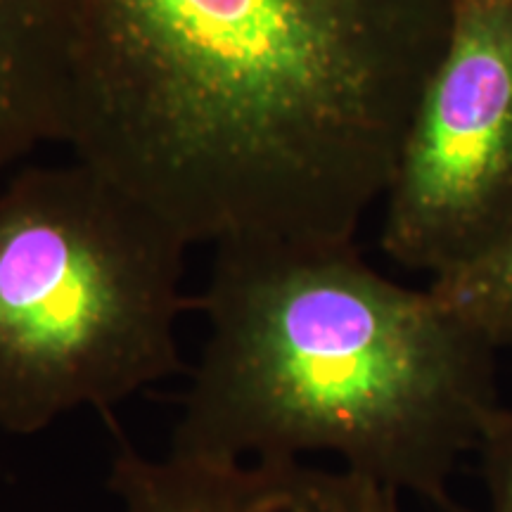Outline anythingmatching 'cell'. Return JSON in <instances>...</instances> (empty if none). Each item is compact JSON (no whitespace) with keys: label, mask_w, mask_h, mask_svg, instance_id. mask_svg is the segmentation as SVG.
I'll return each mask as SVG.
<instances>
[{"label":"cell","mask_w":512,"mask_h":512,"mask_svg":"<svg viewBox=\"0 0 512 512\" xmlns=\"http://www.w3.org/2000/svg\"><path fill=\"white\" fill-rule=\"evenodd\" d=\"M382 204V252L430 278L512 228V0H453Z\"/></svg>","instance_id":"obj_4"},{"label":"cell","mask_w":512,"mask_h":512,"mask_svg":"<svg viewBox=\"0 0 512 512\" xmlns=\"http://www.w3.org/2000/svg\"><path fill=\"white\" fill-rule=\"evenodd\" d=\"M67 0H0V181L43 143H62Z\"/></svg>","instance_id":"obj_6"},{"label":"cell","mask_w":512,"mask_h":512,"mask_svg":"<svg viewBox=\"0 0 512 512\" xmlns=\"http://www.w3.org/2000/svg\"><path fill=\"white\" fill-rule=\"evenodd\" d=\"M209 323L171 456L247 463L332 453L342 467L463 512L458 463L498 403L496 347L430 287L375 271L349 245L214 247Z\"/></svg>","instance_id":"obj_2"},{"label":"cell","mask_w":512,"mask_h":512,"mask_svg":"<svg viewBox=\"0 0 512 512\" xmlns=\"http://www.w3.org/2000/svg\"><path fill=\"white\" fill-rule=\"evenodd\" d=\"M477 453L482 456L489 512H512V411L498 406L491 413Z\"/></svg>","instance_id":"obj_8"},{"label":"cell","mask_w":512,"mask_h":512,"mask_svg":"<svg viewBox=\"0 0 512 512\" xmlns=\"http://www.w3.org/2000/svg\"><path fill=\"white\" fill-rule=\"evenodd\" d=\"M107 486L124 512H401L399 491L304 458L197 463L143 456L121 437Z\"/></svg>","instance_id":"obj_5"},{"label":"cell","mask_w":512,"mask_h":512,"mask_svg":"<svg viewBox=\"0 0 512 512\" xmlns=\"http://www.w3.org/2000/svg\"><path fill=\"white\" fill-rule=\"evenodd\" d=\"M453 0H67L62 143L188 245H349Z\"/></svg>","instance_id":"obj_1"},{"label":"cell","mask_w":512,"mask_h":512,"mask_svg":"<svg viewBox=\"0 0 512 512\" xmlns=\"http://www.w3.org/2000/svg\"><path fill=\"white\" fill-rule=\"evenodd\" d=\"M430 290L496 349L512 347V228L472 261L432 278Z\"/></svg>","instance_id":"obj_7"},{"label":"cell","mask_w":512,"mask_h":512,"mask_svg":"<svg viewBox=\"0 0 512 512\" xmlns=\"http://www.w3.org/2000/svg\"><path fill=\"white\" fill-rule=\"evenodd\" d=\"M188 242L93 166H24L0 181V430L110 418L185 373L176 325Z\"/></svg>","instance_id":"obj_3"}]
</instances>
